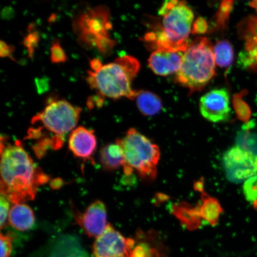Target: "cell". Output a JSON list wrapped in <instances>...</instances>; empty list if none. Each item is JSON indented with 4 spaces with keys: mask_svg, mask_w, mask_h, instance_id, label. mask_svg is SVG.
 Here are the masks:
<instances>
[{
    "mask_svg": "<svg viewBox=\"0 0 257 257\" xmlns=\"http://www.w3.org/2000/svg\"><path fill=\"white\" fill-rule=\"evenodd\" d=\"M243 192L248 201L257 202V176L247 180L243 185Z\"/></svg>",
    "mask_w": 257,
    "mask_h": 257,
    "instance_id": "ffe728a7",
    "label": "cell"
},
{
    "mask_svg": "<svg viewBox=\"0 0 257 257\" xmlns=\"http://www.w3.org/2000/svg\"><path fill=\"white\" fill-rule=\"evenodd\" d=\"M223 165L230 181H246L257 173V154L237 146L233 147L224 154Z\"/></svg>",
    "mask_w": 257,
    "mask_h": 257,
    "instance_id": "ba28073f",
    "label": "cell"
},
{
    "mask_svg": "<svg viewBox=\"0 0 257 257\" xmlns=\"http://www.w3.org/2000/svg\"><path fill=\"white\" fill-rule=\"evenodd\" d=\"M8 221L15 229L27 231L34 226L35 214L29 205L24 203L15 204L10 211Z\"/></svg>",
    "mask_w": 257,
    "mask_h": 257,
    "instance_id": "5bb4252c",
    "label": "cell"
},
{
    "mask_svg": "<svg viewBox=\"0 0 257 257\" xmlns=\"http://www.w3.org/2000/svg\"><path fill=\"white\" fill-rule=\"evenodd\" d=\"M11 201H10L7 198L5 197L4 195H1L0 198V210H1V213H0V226L1 229H3V227L6 226L7 224L10 211H11Z\"/></svg>",
    "mask_w": 257,
    "mask_h": 257,
    "instance_id": "7402d4cb",
    "label": "cell"
},
{
    "mask_svg": "<svg viewBox=\"0 0 257 257\" xmlns=\"http://www.w3.org/2000/svg\"><path fill=\"white\" fill-rule=\"evenodd\" d=\"M207 30V24L203 19H199L196 22V24L194 26V31L198 32V33H201L204 32Z\"/></svg>",
    "mask_w": 257,
    "mask_h": 257,
    "instance_id": "4316f807",
    "label": "cell"
},
{
    "mask_svg": "<svg viewBox=\"0 0 257 257\" xmlns=\"http://www.w3.org/2000/svg\"><path fill=\"white\" fill-rule=\"evenodd\" d=\"M124 153L125 175L134 171L143 178L153 179L157 176L160 157L159 148L136 128L128 130L122 139L116 140Z\"/></svg>",
    "mask_w": 257,
    "mask_h": 257,
    "instance_id": "5b68a950",
    "label": "cell"
},
{
    "mask_svg": "<svg viewBox=\"0 0 257 257\" xmlns=\"http://www.w3.org/2000/svg\"><path fill=\"white\" fill-rule=\"evenodd\" d=\"M201 113L205 119L218 123L227 120L230 114L229 92L225 88L208 92L200 99Z\"/></svg>",
    "mask_w": 257,
    "mask_h": 257,
    "instance_id": "30bf717a",
    "label": "cell"
},
{
    "mask_svg": "<svg viewBox=\"0 0 257 257\" xmlns=\"http://www.w3.org/2000/svg\"><path fill=\"white\" fill-rule=\"evenodd\" d=\"M81 108L64 99H51L43 111L33 117L31 123L53 134L54 150L61 149L67 134L76 126Z\"/></svg>",
    "mask_w": 257,
    "mask_h": 257,
    "instance_id": "52a82bcc",
    "label": "cell"
},
{
    "mask_svg": "<svg viewBox=\"0 0 257 257\" xmlns=\"http://www.w3.org/2000/svg\"><path fill=\"white\" fill-rule=\"evenodd\" d=\"M1 139V195L15 204L33 200L40 186L50 177L35 165L19 141Z\"/></svg>",
    "mask_w": 257,
    "mask_h": 257,
    "instance_id": "6da1fadb",
    "label": "cell"
},
{
    "mask_svg": "<svg viewBox=\"0 0 257 257\" xmlns=\"http://www.w3.org/2000/svg\"><path fill=\"white\" fill-rule=\"evenodd\" d=\"M249 5L250 7L254 9L257 12V1H253L249 3Z\"/></svg>",
    "mask_w": 257,
    "mask_h": 257,
    "instance_id": "83f0119b",
    "label": "cell"
},
{
    "mask_svg": "<svg viewBox=\"0 0 257 257\" xmlns=\"http://www.w3.org/2000/svg\"><path fill=\"white\" fill-rule=\"evenodd\" d=\"M136 98L138 107L144 115H155L162 110V101L152 92L140 91Z\"/></svg>",
    "mask_w": 257,
    "mask_h": 257,
    "instance_id": "e0dca14e",
    "label": "cell"
},
{
    "mask_svg": "<svg viewBox=\"0 0 257 257\" xmlns=\"http://www.w3.org/2000/svg\"><path fill=\"white\" fill-rule=\"evenodd\" d=\"M75 218L88 236L96 238L104 232L108 225L107 209L101 201L92 202L83 213L76 211Z\"/></svg>",
    "mask_w": 257,
    "mask_h": 257,
    "instance_id": "8fae6325",
    "label": "cell"
},
{
    "mask_svg": "<svg viewBox=\"0 0 257 257\" xmlns=\"http://www.w3.org/2000/svg\"><path fill=\"white\" fill-rule=\"evenodd\" d=\"M97 146L94 131L83 126L72 131L69 138V149L77 158L91 160Z\"/></svg>",
    "mask_w": 257,
    "mask_h": 257,
    "instance_id": "7c38bea8",
    "label": "cell"
},
{
    "mask_svg": "<svg viewBox=\"0 0 257 257\" xmlns=\"http://www.w3.org/2000/svg\"><path fill=\"white\" fill-rule=\"evenodd\" d=\"M51 60L55 63L65 62L67 60L65 51L58 41L54 42L51 48Z\"/></svg>",
    "mask_w": 257,
    "mask_h": 257,
    "instance_id": "44dd1931",
    "label": "cell"
},
{
    "mask_svg": "<svg viewBox=\"0 0 257 257\" xmlns=\"http://www.w3.org/2000/svg\"><path fill=\"white\" fill-rule=\"evenodd\" d=\"M1 257H9L12 250V239L9 234L1 233Z\"/></svg>",
    "mask_w": 257,
    "mask_h": 257,
    "instance_id": "d4e9b609",
    "label": "cell"
},
{
    "mask_svg": "<svg viewBox=\"0 0 257 257\" xmlns=\"http://www.w3.org/2000/svg\"><path fill=\"white\" fill-rule=\"evenodd\" d=\"M110 11L105 6L90 9L76 16L73 29L81 46L96 47L102 54H110L115 42L110 37Z\"/></svg>",
    "mask_w": 257,
    "mask_h": 257,
    "instance_id": "8992f818",
    "label": "cell"
},
{
    "mask_svg": "<svg viewBox=\"0 0 257 257\" xmlns=\"http://www.w3.org/2000/svg\"><path fill=\"white\" fill-rule=\"evenodd\" d=\"M202 203L198 208L199 214L212 226H215L219 220L223 209L216 198L209 197L204 192L202 193Z\"/></svg>",
    "mask_w": 257,
    "mask_h": 257,
    "instance_id": "2e32d148",
    "label": "cell"
},
{
    "mask_svg": "<svg viewBox=\"0 0 257 257\" xmlns=\"http://www.w3.org/2000/svg\"><path fill=\"white\" fill-rule=\"evenodd\" d=\"M185 51L156 50L149 59V65L156 75L168 76L178 73L182 63Z\"/></svg>",
    "mask_w": 257,
    "mask_h": 257,
    "instance_id": "4fadbf2b",
    "label": "cell"
},
{
    "mask_svg": "<svg viewBox=\"0 0 257 257\" xmlns=\"http://www.w3.org/2000/svg\"><path fill=\"white\" fill-rule=\"evenodd\" d=\"M162 25L155 32L147 34V41L156 50L186 51L194 15L185 2L166 1L159 10Z\"/></svg>",
    "mask_w": 257,
    "mask_h": 257,
    "instance_id": "7a4b0ae2",
    "label": "cell"
},
{
    "mask_svg": "<svg viewBox=\"0 0 257 257\" xmlns=\"http://www.w3.org/2000/svg\"><path fill=\"white\" fill-rule=\"evenodd\" d=\"M134 240L126 239L108 224L104 232L96 237L93 253L95 257H132Z\"/></svg>",
    "mask_w": 257,
    "mask_h": 257,
    "instance_id": "9c48e42d",
    "label": "cell"
},
{
    "mask_svg": "<svg viewBox=\"0 0 257 257\" xmlns=\"http://www.w3.org/2000/svg\"><path fill=\"white\" fill-rule=\"evenodd\" d=\"M233 2H224L221 5L217 16V22L218 25L223 26L232 9Z\"/></svg>",
    "mask_w": 257,
    "mask_h": 257,
    "instance_id": "cb8c5ba5",
    "label": "cell"
},
{
    "mask_svg": "<svg viewBox=\"0 0 257 257\" xmlns=\"http://www.w3.org/2000/svg\"><path fill=\"white\" fill-rule=\"evenodd\" d=\"M140 63L136 58L125 56L114 62L102 64L95 71L90 70L86 78L90 87L100 95L112 99L137 98L140 91L132 88V82L139 71Z\"/></svg>",
    "mask_w": 257,
    "mask_h": 257,
    "instance_id": "3957f363",
    "label": "cell"
},
{
    "mask_svg": "<svg viewBox=\"0 0 257 257\" xmlns=\"http://www.w3.org/2000/svg\"><path fill=\"white\" fill-rule=\"evenodd\" d=\"M99 160L102 168L107 171H114L125 166L123 150L116 142L106 145L102 148Z\"/></svg>",
    "mask_w": 257,
    "mask_h": 257,
    "instance_id": "9a60e30c",
    "label": "cell"
},
{
    "mask_svg": "<svg viewBox=\"0 0 257 257\" xmlns=\"http://www.w3.org/2000/svg\"><path fill=\"white\" fill-rule=\"evenodd\" d=\"M215 62L221 67H228L233 60V50L232 45L227 40L217 42L214 47Z\"/></svg>",
    "mask_w": 257,
    "mask_h": 257,
    "instance_id": "d6986e66",
    "label": "cell"
},
{
    "mask_svg": "<svg viewBox=\"0 0 257 257\" xmlns=\"http://www.w3.org/2000/svg\"><path fill=\"white\" fill-rule=\"evenodd\" d=\"M38 41H39V35L35 31L30 32L24 38V46L27 48L31 56L33 55L35 49L38 46Z\"/></svg>",
    "mask_w": 257,
    "mask_h": 257,
    "instance_id": "603a6c76",
    "label": "cell"
},
{
    "mask_svg": "<svg viewBox=\"0 0 257 257\" xmlns=\"http://www.w3.org/2000/svg\"><path fill=\"white\" fill-rule=\"evenodd\" d=\"M214 47L206 38H197L189 44L176 79L191 92L200 91L216 73Z\"/></svg>",
    "mask_w": 257,
    "mask_h": 257,
    "instance_id": "277c9868",
    "label": "cell"
},
{
    "mask_svg": "<svg viewBox=\"0 0 257 257\" xmlns=\"http://www.w3.org/2000/svg\"><path fill=\"white\" fill-rule=\"evenodd\" d=\"M173 212L183 224L189 229H195L200 226V214L198 208H191L186 204H177Z\"/></svg>",
    "mask_w": 257,
    "mask_h": 257,
    "instance_id": "ac0fdd59",
    "label": "cell"
},
{
    "mask_svg": "<svg viewBox=\"0 0 257 257\" xmlns=\"http://www.w3.org/2000/svg\"><path fill=\"white\" fill-rule=\"evenodd\" d=\"M14 48L11 47L7 43L5 42H1V48H0V55L2 57H9L11 58L12 60H15L14 57L12 56L13 52H14Z\"/></svg>",
    "mask_w": 257,
    "mask_h": 257,
    "instance_id": "484cf974",
    "label": "cell"
}]
</instances>
